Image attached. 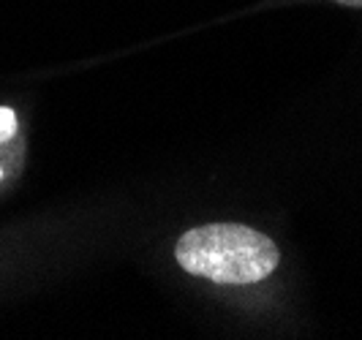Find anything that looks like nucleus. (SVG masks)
Masks as SVG:
<instances>
[{
	"label": "nucleus",
	"instance_id": "f257e3e1",
	"mask_svg": "<svg viewBox=\"0 0 362 340\" xmlns=\"http://www.w3.org/2000/svg\"><path fill=\"white\" fill-rule=\"evenodd\" d=\"M175 256L188 275L226 286L256 283L272 275L281 262V253L270 237L243 223L197 226L177 240Z\"/></svg>",
	"mask_w": 362,
	"mask_h": 340
},
{
	"label": "nucleus",
	"instance_id": "f03ea898",
	"mask_svg": "<svg viewBox=\"0 0 362 340\" xmlns=\"http://www.w3.org/2000/svg\"><path fill=\"white\" fill-rule=\"evenodd\" d=\"M17 131V115L11 109L0 107V144H6Z\"/></svg>",
	"mask_w": 362,
	"mask_h": 340
},
{
	"label": "nucleus",
	"instance_id": "7ed1b4c3",
	"mask_svg": "<svg viewBox=\"0 0 362 340\" xmlns=\"http://www.w3.org/2000/svg\"><path fill=\"white\" fill-rule=\"evenodd\" d=\"M335 3H341L346 8H362V0H335Z\"/></svg>",
	"mask_w": 362,
	"mask_h": 340
},
{
	"label": "nucleus",
	"instance_id": "20e7f679",
	"mask_svg": "<svg viewBox=\"0 0 362 340\" xmlns=\"http://www.w3.org/2000/svg\"><path fill=\"white\" fill-rule=\"evenodd\" d=\"M0 175H3V172H0Z\"/></svg>",
	"mask_w": 362,
	"mask_h": 340
}]
</instances>
